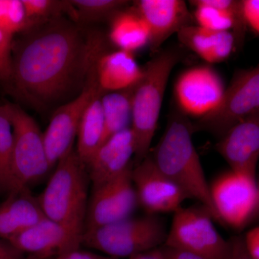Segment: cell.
Returning <instances> with one entry per match:
<instances>
[{
    "label": "cell",
    "mask_w": 259,
    "mask_h": 259,
    "mask_svg": "<svg viewBox=\"0 0 259 259\" xmlns=\"http://www.w3.org/2000/svg\"><path fill=\"white\" fill-rule=\"evenodd\" d=\"M22 33L13 41L10 84L17 96L37 110L82 90L104 54L102 37L62 16Z\"/></svg>",
    "instance_id": "obj_1"
},
{
    "label": "cell",
    "mask_w": 259,
    "mask_h": 259,
    "mask_svg": "<svg viewBox=\"0 0 259 259\" xmlns=\"http://www.w3.org/2000/svg\"><path fill=\"white\" fill-rule=\"evenodd\" d=\"M192 126L182 112L172 114L152 157L155 164L189 198L197 199L214 219L218 216L202 163L192 140Z\"/></svg>",
    "instance_id": "obj_2"
},
{
    "label": "cell",
    "mask_w": 259,
    "mask_h": 259,
    "mask_svg": "<svg viewBox=\"0 0 259 259\" xmlns=\"http://www.w3.org/2000/svg\"><path fill=\"white\" fill-rule=\"evenodd\" d=\"M55 167L39 203L46 217L83 238L90 198L86 165L74 148Z\"/></svg>",
    "instance_id": "obj_3"
},
{
    "label": "cell",
    "mask_w": 259,
    "mask_h": 259,
    "mask_svg": "<svg viewBox=\"0 0 259 259\" xmlns=\"http://www.w3.org/2000/svg\"><path fill=\"white\" fill-rule=\"evenodd\" d=\"M179 60L180 56L175 51H163L146 64L142 78L135 86L131 129L134 136L137 164L149 155L167 83Z\"/></svg>",
    "instance_id": "obj_4"
},
{
    "label": "cell",
    "mask_w": 259,
    "mask_h": 259,
    "mask_svg": "<svg viewBox=\"0 0 259 259\" xmlns=\"http://www.w3.org/2000/svg\"><path fill=\"white\" fill-rule=\"evenodd\" d=\"M165 223L155 214L125 218L106 226L85 230L82 244L113 258H130L164 245Z\"/></svg>",
    "instance_id": "obj_5"
},
{
    "label": "cell",
    "mask_w": 259,
    "mask_h": 259,
    "mask_svg": "<svg viewBox=\"0 0 259 259\" xmlns=\"http://www.w3.org/2000/svg\"><path fill=\"white\" fill-rule=\"evenodd\" d=\"M13 127V190L29 189V186L47 175L51 168L44 133L36 121L21 107L8 103ZM10 192V193H11Z\"/></svg>",
    "instance_id": "obj_6"
},
{
    "label": "cell",
    "mask_w": 259,
    "mask_h": 259,
    "mask_svg": "<svg viewBox=\"0 0 259 259\" xmlns=\"http://www.w3.org/2000/svg\"><path fill=\"white\" fill-rule=\"evenodd\" d=\"M205 207H180L174 213L165 246L204 259H229L231 243L218 233Z\"/></svg>",
    "instance_id": "obj_7"
},
{
    "label": "cell",
    "mask_w": 259,
    "mask_h": 259,
    "mask_svg": "<svg viewBox=\"0 0 259 259\" xmlns=\"http://www.w3.org/2000/svg\"><path fill=\"white\" fill-rule=\"evenodd\" d=\"M209 190L218 219L232 228H243L259 212L255 177L231 170L218 177Z\"/></svg>",
    "instance_id": "obj_8"
},
{
    "label": "cell",
    "mask_w": 259,
    "mask_h": 259,
    "mask_svg": "<svg viewBox=\"0 0 259 259\" xmlns=\"http://www.w3.org/2000/svg\"><path fill=\"white\" fill-rule=\"evenodd\" d=\"M100 90L96 77V66L90 74L81 93L57 108L44 133V143L51 168L74 149L81 117Z\"/></svg>",
    "instance_id": "obj_9"
},
{
    "label": "cell",
    "mask_w": 259,
    "mask_h": 259,
    "mask_svg": "<svg viewBox=\"0 0 259 259\" xmlns=\"http://www.w3.org/2000/svg\"><path fill=\"white\" fill-rule=\"evenodd\" d=\"M259 110V65L243 70L226 89L221 105L199 125L222 136L232 126Z\"/></svg>",
    "instance_id": "obj_10"
},
{
    "label": "cell",
    "mask_w": 259,
    "mask_h": 259,
    "mask_svg": "<svg viewBox=\"0 0 259 259\" xmlns=\"http://www.w3.org/2000/svg\"><path fill=\"white\" fill-rule=\"evenodd\" d=\"M133 166L120 176L96 187L89 198L85 230L98 228L132 216L139 205L132 180Z\"/></svg>",
    "instance_id": "obj_11"
},
{
    "label": "cell",
    "mask_w": 259,
    "mask_h": 259,
    "mask_svg": "<svg viewBox=\"0 0 259 259\" xmlns=\"http://www.w3.org/2000/svg\"><path fill=\"white\" fill-rule=\"evenodd\" d=\"M226 88L215 71L197 66L185 71L177 79L175 97L185 115L203 118L221 105Z\"/></svg>",
    "instance_id": "obj_12"
},
{
    "label": "cell",
    "mask_w": 259,
    "mask_h": 259,
    "mask_svg": "<svg viewBox=\"0 0 259 259\" xmlns=\"http://www.w3.org/2000/svg\"><path fill=\"white\" fill-rule=\"evenodd\" d=\"M132 180L139 205L148 214L175 213L190 199L158 169L150 155L133 168Z\"/></svg>",
    "instance_id": "obj_13"
},
{
    "label": "cell",
    "mask_w": 259,
    "mask_h": 259,
    "mask_svg": "<svg viewBox=\"0 0 259 259\" xmlns=\"http://www.w3.org/2000/svg\"><path fill=\"white\" fill-rule=\"evenodd\" d=\"M216 148L232 171L255 177L259 161V110L232 126Z\"/></svg>",
    "instance_id": "obj_14"
},
{
    "label": "cell",
    "mask_w": 259,
    "mask_h": 259,
    "mask_svg": "<svg viewBox=\"0 0 259 259\" xmlns=\"http://www.w3.org/2000/svg\"><path fill=\"white\" fill-rule=\"evenodd\" d=\"M8 241L23 253L47 259L79 248L82 238L62 225L45 218Z\"/></svg>",
    "instance_id": "obj_15"
},
{
    "label": "cell",
    "mask_w": 259,
    "mask_h": 259,
    "mask_svg": "<svg viewBox=\"0 0 259 259\" xmlns=\"http://www.w3.org/2000/svg\"><path fill=\"white\" fill-rule=\"evenodd\" d=\"M134 8L147 24L153 51L173 34L192 25V15L182 0H141L136 2Z\"/></svg>",
    "instance_id": "obj_16"
},
{
    "label": "cell",
    "mask_w": 259,
    "mask_h": 259,
    "mask_svg": "<svg viewBox=\"0 0 259 259\" xmlns=\"http://www.w3.org/2000/svg\"><path fill=\"white\" fill-rule=\"evenodd\" d=\"M136 144L132 130L126 129L103 143L87 164L90 182L96 187L120 176L132 166Z\"/></svg>",
    "instance_id": "obj_17"
},
{
    "label": "cell",
    "mask_w": 259,
    "mask_h": 259,
    "mask_svg": "<svg viewBox=\"0 0 259 259\" xmlns=\"http://www.w3.org/2000/svg\"><path fill=\"white\" fill-rule=\"evenodd\" d=\"M194 18L198 26L212 31L233 30L236 42L243 37L246 23L243 1L194 0Z\"/></svg>",
    "instance_id": "obj_18"
},
{
    "label": "cell",
    "mask_w": 259,
    "mask_h": 259,
    "mask_svg": "<svg viewBox=\"0 0 259 259\" xmlns=\"http://www.w3.org/2000/svg\"><path fill=\"white\" fill-rule=\"evenodd\" d=\"M144 74L132 53L117 50L104 53L97 60L99 88L105 93L122 91L136 86Z\"/></svg>",
    "instance_id": "obj_19"
},
{
    "label": "cell",
    "mask_w": 259,
    "mask_h": 259,
    "mask_svg": "<svg viewBox=\"0 0 259 259\" xmlns=\"http://www.w3.org/2000/svg\"><path fill=\"white\" fill-rule=\"evenodd\" d=\"M45 218L37 197L29 189L11 192L0 203V238L8 241Z\"/></svg>",
    "instance_id": "obj_20"
},
{
    "label": "cell",
    "mask_w": 259,
    "mask_h": 259,
    "mask_svg": "<svg viewBox=\"0 0 259 259\" xmlns=\"http://www.w3.org/2000/svg\"><path fill=\"white\" fill-rule=\"evenodd\" d=\"M103 92H97L83 112L78 129L76 152L88 164L105 141V125L101 98Z\"/></svg>",
    "instance_id": "obj_21"
},
{
    "label": "cell",
    "mask_w": 259,
    "mask_h": 259,
    "mask_svg": "<svg viewBox=\"0 0 259 259\" xmlns=\"http://www.w3.org/2000/svg\"><path fill=\"white\" fill-rule=\"evenodd\" d=\"M109 37L119 50L133 54L149 44L151 35L147 24L134 8L112 17Z\"/></svg>",
    "instance_id": "obj_22"
},
{
    "label": "cell",
    "mask_w": 259,
    "mask_h": 259,
    "mask_svg": "<svg viewBox=\"0 0 259 259\" xmlns=\"http://www.w3.org/2000/svg\"><path fill=\"white\" fill-rule=\"evenodd\" d=\"M134 88L135 86L122 91L102 94L101 102L105 120V141L114 135L131 128Z\"/></svg>",
    "instance_id": "obj_23"
},
{
    "label": "cell",
    "mask_w": 259,
    "mask_h": 259,
    "mask_svg": "<svg viewBox=\"0 0 259 259\" xmlns=\"http://www.w3.org/2000/svg\"><path fill=\"white\" fill-rule=\"evenodd\" d=\"M13 127L8 103H0V191L13 190Z\"/></svg>",
    "instance_id": "obj_24"
},
{
    "label": "cell",
    "mask_w": 259,
    "mask_h": 259,
    "mask_svg": "<svg viewBox=\"0 0 259 259\" xmlns=\"http://www.w3.org/2000/svg\"><path fill=\"white\" fill-rule=\"evenodd\" d=\"M127 1L123 0H71L69 16L75 23H93L109 17L123 10Z\"/></svg>",
    "instance_id": "obj_25"
},
{
    "label": "cell",
    "mask_w": 259,
    "mask_h": 259,
    "mask_svg": "<svg viewBox=\"0 0 259 259\" xmlns=\"http://www.w3.org/2000/svg\"><path fill=\"white\" fill-rule=\"evenodd\" d=\"M216 32L198 25H189L177 33L179 40L186 47L208 63H212Z\"/></svg>",
    "instance_id": "obj_26"
},
{
    "label": "cell",
    "mask_w": 259,
    "mask_h": 259,
    "mask_svg": "<svg viewBox=\"0 0 259 259\" xmlns=\"http://www.w3.org/2000/svg\"><path fill=\"white\" fill-rule=\"evenodd\" d=\"M23 3L31 28L61 17L64 13L69 14L70 11L69 1L23 0Z\"/></svg>",
    "instance_id": "obj_27"
},
{
    "label": "cell",
    "mask_w": 259,
    "mask_h": 259,
    "mask_svg": "<svg viewBox=\"0 0 259 259\" xmlns=\"http://www.w3.org/2000/svg\"><path fill=\"white\" fill-rule=\"evenodd\" d=\"M30 28L23 0H0V28L14 36Z\"/></svg>",
    "instance_id": "obj_28"
},
{
    "label": "cell",
    "mask_w": 259,
    "mask_h": 259,
    "mask_svg": "<svg viewBox=\"0 0 259 259\" xmlns=\"http://www.w3.org/2000/svg\"><path fill=\"white\" fill-rule=\"evenodd\" d=\"M13 36L0 28V81L10 83L12 76Z\"/></svg>",
    "instance_id": "obj_29"
},
{
    "label": "cell",
    "mask_w": 259,
    "mask_h": 259,
    "mask_svg": "<svg viewBox=\"0 0 259 259\" xmlns=\"http://www.w3.org/2000/svg\"><path fill=\"white\" fill-rule=\"evenodd\" d=\"M243 8L247 26L259 34V0H243Z\"/></svg>",
    "instance_id": "obj_30"
},
{
    "label": "cell",
    "mask_w": 259,
    "mask_h": 259,
    "mask_svg": "<svg viewBox=\"0 0 259 259\" xmlns=\"http://www.w3.org/2000/svg\"><path fill=\"white\" fill-rule=\"evenodd\" d=\"M245 248L252 259H259V226L250 230L243 237Z\"/></svg>",
    "instance_id": "obj_31"
},
{
    "label": "cell",
    "mask_w": 259,
    "mask_h": 259,
    "mask_svg": "<svg viewBox=\"0 0 259 259\" xmlns=\"http://www.w3.org/2000/svg\"><path fill=\"white\" fill-rule=\"evenodd\" d=\"M231 254L229 259H252L245 248L243 237L235 236L230 240Z\"/></svg>",
    "instance_id": "obj_32"
},
{
    "label": "cell",
    "mask_w": 259,
    "mask_h": 259,
    "mask_svg": "<svg viewBox=\"0 0 259 259\" xmlns=\"http://www.w3.org/2000/svg\"><path fill=\"white\" fill-rule=\"evenodd\" d=\"M56 259H118L113 258V257L105 256L97 253H92V252L86 251V250L77 249L69 250L66 252L59 256L56 257Z\"/></svg>",
    "instance_id": "obj_33"
},
{
    "label": "cell",
    "mask_w": 259,
    "mask_h": 259,
    "mask_svg": "<svg viewBox=\"0 0 259 259\" xmlns=\"http://www.w3.org/2000/svg\"><path fill=\"white\" fill-rule=\"evenodd\" d=\"M24 253L9 241L0 238V259H24Z\"/></svg>",
    "instance_id": "obj_34"
},
{
    "label": "cell",
    "mask_w": 259,
    "mask_h": 259,
    "mask_svg": "<svg viewBox=\"0 0 259 259\" xmlns=\"http://www.w3.org/2000/svg\"><path fill=\"white\" fill-rule=\"evenodd\" d=\"M165 259H204L199 255L175 248H168L163 245L161 247Z\"/></svg>",
    "instance_id": "obj_35"
},
{
    "label": "cell",
    "mask_w": 259,
    "mask_h": 259,
    "mask_svg": "<svg viewBox=\"0 0 259 259\" xmlns=\"http://www.w3.org/2000/svg\"><path fill=\"white\" fill-rule=\"evenodd\" d=\"M128 259H165V257L161 247L135 255L134 256L130 257Z\"/></svg>",
    "instance_id": "obj_36"
},
{
    "label": "cell",
    "mask_w": 259,
    "mask_h": 259,
    "mask_svg": "<svg viewBox=\"0 0 259 259\" xmlns=\"http://www.w3.org/2000/svg\"><path fill=\"white\" fill-rule=\"evenodd\" d=\"M258 191H259V181H258Z\"/></svg>",
    "instance_id": "obj_37"
}]
</instances>
